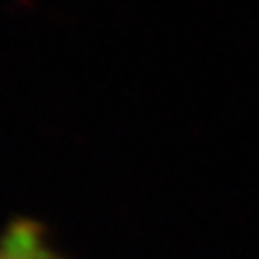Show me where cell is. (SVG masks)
Instances as JSON below:
<instances>
[{"mask_svg":"<svg viewBox=\"0 0 259 259\" xmlns=\"http://www.w3.org/2000/svg\"><path fill=\"white\" fill-rule=\"evenodd\" d=\"M0 259H57V257L41 241L37 225L21 223L9 231Z\"/></svg>","mask_w":259,"mask_h":259,"instance_id":"1","label":"cell"}]
</instances>
